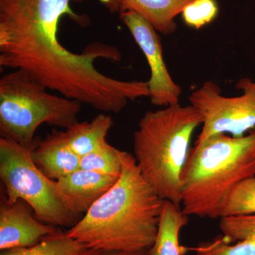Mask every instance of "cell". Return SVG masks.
<instances>
[{
  "mask_svg": "<svg viewBox=\"0 0 255 255\" xmlns=\"http://www.w3.org/2000/svg\"><path fill=\"white\" fill-rule=\"evenodd\" d=\"M71 0H0V67L26 72L48 90L105 113L119 114L129 102L149 97L147 82L111 78L94 65L122 60L116 47L94 43L81 53L58 38L64 14L78 18Z\"/></svg>",
  "mask_w": 255,
  "mask_h": 255,
  "instance_id": "1",
  "label": "cell"
},
{
  "mask_svg": "<svg viewBox=\"0 0 255 255\" xmlns=\"http://www.w3.org/2000/svg\"><path fill=\"white\" fill-rule=\"evenodd\" d=\"M119 153L118 180L66 233L91 249L148 251L157 237L164 200L142 177L133 155Z\"/></svg>",
  "mask_w": 255,
  "mask_h": 255,
  "instance_id": "2",
  "label": "cell"
},
{
  "mask_svg": "<svg viewBox=\"0 0 255 255\" xmlns=\"http://www.w3.org/2000/svg\"><path fill=\"white\" fill-rule=\"evenodd\" d=\"M203 122L194 107L177 104L145 112L133 133V156L142 177L162 199L181 207L183 169Z\"/></svg>",
  "mask_w": 255,
  "mask_h": 255,
  "instance_id": "3",
  "label": "cell"
},
{
  "mask_svg": "<svg viewBox=\"0 0 255 255\" xmlns=\"http://www.w3.org/2000/svg\"><path fill=\"white\" fill-rule=\"evenodd\" d=\"M252 177H255V128L242 137L211 135L189 150L181 179L183 212L217 219L228 191Z\"/></svg>",
  "mask_w": 255,
  "mask_h": 255,
  "instance_id": "4",
  "label": "cell"
},
{
  "mask_svg": "<svg viewBox=\"0 0 255 255\" xmlns=\"http://www.w3.org/2000/svg\"><path fill=\"white\" fill-rule=\"evenodd\" d=\"M31 75L13 70L0 78V134L28 148L38 140L43 124L67 128L78 122L82 104L50 94Z\"/></svg>",
  "mask_w": 255,
  "mask_h": 255,
  "instance_id": "5",
  "label": "cell"
},
{
  "mask_svg": "<svg viewBox=\"0 0 255 255\" xmlns=\"http://www.w3.org/2000/svg\"><path fill=\"white\" fill-rule=\"evenodd\" d=\"M32 150L11 139L0 137V179L6 200L26 201L41 222L55 227H73L80 219L63 205L55 181L36 167Z\"/></svg>",
  "mask_w": 255,
  "mask_h": 255,
  "instance_id": "6",
  "label": "cell"
},
{
  "mask_svg": "<svg viewBox=\"0 0 255 255\" xmlns=\"http://www.w3.org/2000/svg\"><path fill=\"white\" fill-rule=\"evenodd\" d=\"M236 88L243 94L236 97L222 95L221 87L206 81L191 92L190 105L202 115V129L194 145H200L211 135L226 133L244 136L255 128V80L243 78Z\"/></svg>",
  "mask_w": 255,
  "mask_h": 255,
  "instance_id": "7",
  "label": "cell"
},
{
  "mask_svg": "<svg viewBox=\"0 0 255 255\" xmlns=\"http://www.w3.org/2000/svg\"><path fill=\"white\" fill-rule=\"evenodd\" d=\"M120 16L148 63L150 77L147 84L151 104L162 107L179 104L182 89L174 81L166 66L158 32L136 11L128 10L120 13Z\"/></svg>",
  "mask_w": 255,
  "mask_h": 255,
  "instance_id": "8",
  "label": "cell"
},
{
  "mask_svg": "<svg viewBox=\"0 0 255 255\" xmlns=\"http://www.w3.org/2000/svg\"><path fill=\"white\" fill-rule=\"evenodd\" d=\"M58 228L39 221L26 201L9 203L1 192L0 250L28 248L38 244Z\"/></svg>",
  "mask_w": 255,
  "mask_h": 255,
  "instance_id": "9",
  "label": "cell"
},
{
  "mask_svg": "<svg viewBox=\"0 0 255 255\" xmlns=\"http://www.w3.org/2000/svg\"><path fill=\"white\" fill-rule=\"evenodd\" d=\"M119 177L80 169L55 181V185L63 205L81 219L80 216L86 214L113 187Z\"/></svg>",
  "mask_w": 255,
  "mask_h": 255,
  "instance_id": "10",
  "label": "cell"
},
{
  "mask_svg": "<svg viewBox=\"0 0 255 255\" xmlns=\"http://www.w3.org/2000/svg\"><path fill=\"white\" fill-rule=\"evenodd\" d=\"M222 236L190 250L195 255H255V215L221 218Z\"/></svg>",
  "mask_w": 255,
  "mask_h": 255,
  "instance_id": "11",
  "label": "cell"
},
{
  "mask_svg": "<svg viewBox=\"0 0 255 255\" xmlns=\"http://www.w3.org/2000/svg\"><path fill=\"white\" fill-rule=\"evenodd\" d=\"M33 162L47 177L57 181L80 169V157L69 147L65 132L53 130L38 138L31 151Z\"/></svg>",
  "mask_w": 255,
  "mask_h": 255,
  "instance_id": "12",
  "label": "cell"
},
{
  "mask_svg": "<svg viewBox=\"0 0 255 255\" xmlns=\"http://www.w3.org/2000/svg\"><path fill=\"white\" fill-rule=\"evenodd\" d=\"M193 0H122L120 12L132 10L143 16L159 33L171 35L177 28L174 19Z\"/></svg>",
  "mask_w": 255,
  "mask_h": 255,
  "instance_id": "13",
  "label": "cell"
},
{
  "mask_svg": "<svg viewBox=\"0 0 255 255\" xmlns=\"http://www.w3.org/2000/svg\"><path fill=\"white\" fill-rule=\"evenodd\" d=\"M113 124L110 115L100 114L91 122H77L65 128L64 132L69 147L81 157L97 150L107 142V134Z\"/></svg>",
  "mask_w": 255,
  "mask_h": 255,
  "instance_id": "14",
  "label": "cell"
},
{
  "mask_svg": "<svg viewBox=\"0 0 255 255\" xmlns=\"http://www.w3.org/2000/svg\"><path fill=\"white\" fill-rule=\"evenodd\" d=\"M189 217L182 207L164 200L155 243L147 251L148 255H182L179 236Z\"/></svg>",
  "mask_w": 255,
  "mask_h": 255,
  "instance_id": "15",
  "label": "cell"
},
{
  "mask_svg": "<svg viewBox=\"0 0 255 255\" xmlns=\"http://www.w3.org/2000/svg\"><path fill=\"white\" fill-rule=\"evenodd\" d=\"M87 249L80 241L58 229L35 246L1 251L0 255H80Z\"/></svg>",
  "mask_w": 255,
  "mask_h": 255,
  "instance_id": "16",
  "label": "cell"
},
{
  "mask_svg": "<svg viewBox=\"0 0 255 255\" xmlns=\"http://www.w3.org/2000/svg\"><path fill=\"white\" fill-rule=\"evenodd\" d=\"M255 215V177L235 184L223 198L218 209V218Z\"/></svg>",
  "mask_w": 255,
  "mask_h": 255,
  "instance_id": "17",
  "label": "cell"
},
{
  "mask_svg": "<svg viewBox=\"0 0 255 255\" xmlns=\"http://www.w3.org/2000/svg\"><path fill=\"white\" fill-rule=\"evenodd\" d=\"M119 151L107 142L97 150L80 157V169L120 177L122 164Z\"/></svg>",
  "mask_w": 255,
  "mask_h": 255,
  "instance_id": "18",
  "label": "cell"
},
{
  "mask_svg": "<svg viewBox=\"0 0 255 255\" xmlns=\"http://www.w3.org/2000/svg\"><path fill=\"white\" fill-rule=\"evenodd\" d=\"M219 11L216 0H193L183 9L182 18L189 27L199 29L212 22Z\"/></svg>",
  "mask_w": 255,
  "mask_h": 255,
  "instance_id": "19",
  "label": "cell"
},
{
  "mask_svg": "<svg viewBox=\"0 0 255 255\" xmlns=\"http://www.w3.org/2000/svg\"><path fill=\"white\" fill-rule=\"evenodd\" d=\"M80 255H148L147 251L136 252L110 251L88 248Z\"/></svg>",
  "mask_w": 255,
  "mask_h": 255,
  "instance_id": "20",
  "label": "cell"
},
{
  "mask_svg": "<svg viewBox=\"0 0 255 255\" xmlns=\"http://www.w3.org/2000/svg\"><path fill=\"white\" fill-rule=\"evenodd\" d=\"M111 13L120 12L122 0H100Z\"/></svg>",
  "mask_w": 255,
  "mask_h": 255,
  "instance_id": "21",
  "label": "cell"
}]
</instances>
